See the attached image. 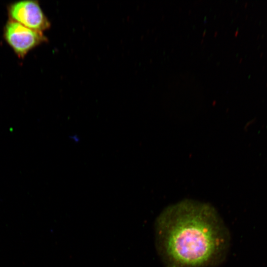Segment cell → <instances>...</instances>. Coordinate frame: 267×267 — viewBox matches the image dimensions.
I'll list each match as a JSON object with an SVG mask.
<instances>
[{"label": "cell", "instance_id": "1", "mask_svg": "<svg viewBox=\"0 0 267 267\" xmlns=\"http://www.w3.org/2000/svg\"><path fill=\"white\" fill-rule=\"evenodd\" d=\"M154 227L156 249L165 267H217L228 254L229 231L209 204L185 199L169 206Z\"/></svg>", "mask_w": 267, "mask_h": 267}, {"label": "cell", "instance_id": "2", "mask_svg": "<svg viewBox=\"0 0 267 267\" xmlns=\"http://www.w3.org/2000/svg\"><path fill=\"white\" fill-rule=\"evenodd\" d=\"M3 38L16 55L23 59L32 49L47 42L42 32L28 28L9 20L3 29Z\"/></svg>", "mask_w": 267, "mask_h": 267}, {"label": "cell", "instance_id": "3", "mask_svg": "<svg viewBox=\"0 0 267 267\" xmlns=\"http://www.w3.org/2000/svg\"><path fill=\"white\" fill-rule=\"evenodd\" d=\"M9 20L33 30L43 32L50 27V23L37 0H22L7 6Z\"/></svg>", "mask_w": 267, "mask_h": 267}]
</instances>
